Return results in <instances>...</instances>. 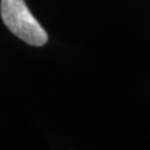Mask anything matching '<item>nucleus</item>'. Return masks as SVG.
<instances>
[{"label":"nucleus","mask_w":150,"mask_h":150,"mask_svg":"<svg viewBox=\"0 0 150 150\" xmlns=\"http://www.w3.org/2000/svg\"><path fill=\"white\" fill-rule=\"evenodd\" d=\"M1 19L6 28L29 45L41 46L48 41V34L28 9L24 0H1Z\"/></svg>","instance_id":"nucleus-1"}]
</instances>
